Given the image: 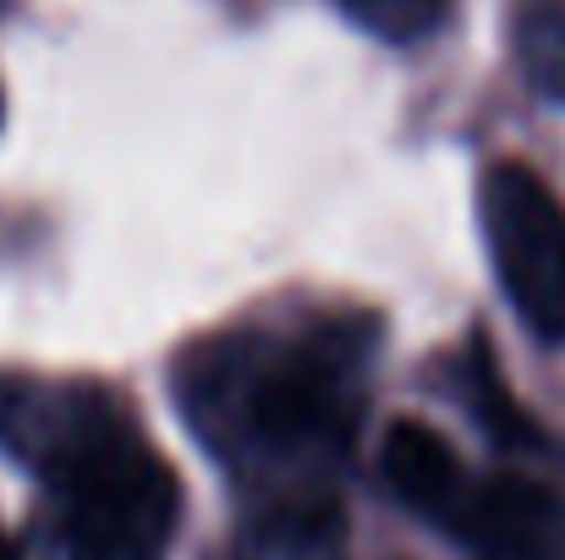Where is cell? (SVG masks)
I'll return each mask as SVG.
<instances>
[{
  "label": "cell",
  "instance_id": "obj_1",
  "mask_svg": "<svg viewBox=\"0 0 565 560\" xmlns=\"http://www.w3.org/2000/svg\"><path fill=\"white\" fill-rule=\"evenodd\" d=\"M0 440L39 467L66 560H166L182 517L177 473L105 395L0 384Z\"/></svg>",
  "mask_w": 565,
  "mask_h": 560
},
{
  "label": "cell",
  "instance_id": "obj_2",
  "mask_svg": "<svg viewBox=\"0 0 565 560\" xmlns=\"http://www.w3.org/2000/svg\"><path fill=\"white\" fill-rule=\"evenodd\" d=\"M231 423L269 456H335L358 423V373L341 347H264L220 373Z\"/></svg>",
  "mask_w": 565,
  "mask_h": 560
},
{
  "label": "cell",
  "instance_id": "obj_3",
  "mask_svg": "<svg viewBox=\"0 0 565 560\" xmlns=\"http://www.w3.org/2000/svg\"><path fill=\"white\" fill-rule=\"evenodd\" d=\"M483 242L500 292L533 336L565 341V203L522 160H494L478 182Z\"/></svg>",
  "mask_w": 565,
  "mask_h": 560
},
{
  "label": "cell",
  "instance_id": "obj_4",
  "mask_svg": "<svg viewBox=\"0 0 565 560\" xmlns=\"http://www.w3.org/2000/svg\"><path fill=\"white\" fill-rule=\"evenodd\" d=\"M461 539L478 560H565V500L522 473L483 478L472 489Z\"/></svg>",
  "mask_w": 565,
  "mask_h": 560
},
{
  "label": "cell",
  "instance_id": "obj_5",
  "mask_svg": "<svg viewBox=\"0 0 565 560\" xmlns=\"http://www.w3.org/2000/svg\"><path fill=\"white\" fill-rule=\"evenodd\" d=\"M379 473H384V484H390V495L401 506H412L417 517L461 533L478 484L467 478L461 451L439 429H428L417 418H395L384 445H379Z\"/></svg>",
  "mask_w": 565,
  "mask_h": 560
},
{
  "label": "cell",
  "instance_id": "obj_6",
  "mask_svg": "<svg viewBox=\"0 0 565 560\" xmlns=\"http://www.w3.org/2000/svg\"><path fill=\"white\" fill-rule=\"evenodd\" d=\"M516 55L527 83L565 105V6L561 0H527L516 17Z\"/></svg>",
  "mask_w": 565,
  "mask_h": 560
},
{
  "label": "cell",
  "instance_id": "obj_7",
  "mask_svg": "<svg viewBox=\"0 0 565 560\" xmlns=\"http://www.w3.org/2000/svg\"><path fill=\"white\" fill-rule=\"evenodd\" d=\"M358 28H369L374 39H390V44H412V39H428L450 0H335Z\"/></svg>",
  "mask_w": 565,
  "mask_h": 560
},
{
  "label": "cell",
  "instance_id": "obj_8",
  "mask_svg": "<svg viewBox=\"0 0 565 560\" xmlns=\"http://www.w3.org/2000/svg\"><path fill=\"white\" fill-rule=\"evenodd\" d=\"M472 401H478V418L489 423V434L500 440V445H544V429L505 395V384H500V373H494V363H489V352H483V341L472 347Z\"/></svg>",
  "mask_w": 565,
  "mask_h": 560
},
{
  "label": "cell",
  "instance_id": "obj_9",
  "mask_svg": "<svg viewBox=\"0 0 565 560\" xmlns=\"http://www.w3.org/2000/svg\"><path fill=\"white\" fill-rule=\"evenodd\" d=\"M0 560H22V550H17V539L0 528Z\"/></svg>",
  "mask_w": 565,
  "mask_h": 560
},
{
  "label": "cell",
  "instance_id": "obj_10",
  "mask_svg": "<svg viewBox=\"0 0 565 560\" xmlns=\"http://www.w3.org/2000/svg\"><path fill=\"white\" fill-rule=\"evenodd\" d=\"M0 116H6V94H0Z\"/></svg>",
  "mask_w": 565,
  "mask_h": 560
}]
</instances>
